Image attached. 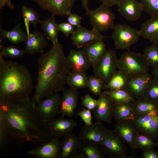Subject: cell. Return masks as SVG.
Here are the masks:
<instances>
[{"mask_svg": "<svg viewBox=\"0 0 158 158\" xmlns=\"http://www.w3.org/2000/svg\"><path fill=\"white\" fill-rule=\"evenodd\" d=\"M117 6L120 14L130 21L139 19L143 11L141 2L138 0H121Z\"/></svg>", "mask_w": 158, "mask_h": 158, "instance_id": "obj_17", "label": "cell"}, {"mask_svg": "<svg viewBox=\"0 0 158 158\" xmlns=\"http://www.w3.org/2000/svg\"><path fill=\"white\" fill-rule=\"evenodd\" d=\"M68 22L73 26L78 27L81 26L82 17L76 13H70L68 15Z\"/></svg>", "mask_w": 158, "mask_h": 158, "instance_id": "obj_44", "label": "cell"}, {"mask_svg": "<svg viewBox=\"0 0 158 158\" xmlns=\"http://www.w3.org/2000/svg\"><path fill=\"white\" fill-rule=\"evenodd\" d=\"M79 150L86 158H104L105 157L106 153L99 144L91 142L82 143Z\"/></svg>", "mask_w": 158, "mask_h": 158, "instance_id": "obj_30", "label": "cell"}, {"mask_svg": "<svg viewBox=\"0 0 158 158\" xmlns=\"http://www.w3.org/2000/svg\"><path fill=\"white\" fill-rule=\"evenodd\" d=\"M98 100L93 98L89 94L85 95L82 99V104L87 109L94 110L96 107Z\"/></svg>", "mask_w": 158, "mask_h": 158, "instance_id": "obj_42", "label": "cell"}, {"mask_svg": "<svg viewBox=\"0 0 158 158\" xmlns=\"http://www.w3.org/2000/svg\"><path fill=\"white\" fill-rule=\"evenodd\" d=\"M114 104L132 102L135 99L125 89L107 90L104 91Z\"/></svg>", "mask_w": 158, "mask_h": 158, "instance_id": "obj_32", "label": "cell"}, {"mask_svg": "<svg viewBox=\"0 0 158 158\" xmlns=\"http://www.w3.org/2000/svg\"><path fill=\"white\" fill-rule=\"evenodd\" d=\"M98 104L94 110V115L97 121L111 123L113 117L114 104L110 97L104 92L99 95Z\"/></svg>", "mask_w": 158, "mask_h": 158, "instance_id": "obj_13", "label": "cell"}, {"mask_svg": "<svg viewBox=\"0 0 158 158\" xmlns=\"http://www.w3.org/2000/svg\"><path fill=\"white\" fill-rule=\"evenodd\" d=\"M7 134L2 121L0 120V147L1 150L4 147L6 139V135Z\"/></svg>", "mask_w": 158, "mask_h": 158, "instance_id": "obj_46", "label": "cell"}, {"mask_svg": "<svg viewBox=\"0 0 158 158\" xmlns=\"http://www.w3.org/2000/svg\"><path fill=\"white\" fill-rule=\"evenodd\" d=\"M27 35L24 49L25 53L32 55L43 53L47 45L44 34L35 29Z\"/></svg>", "mask_w": 158, "mask_h": 158, "instance_id": "obj_18", "label": "cell"}, {"mask_svg": "<svg viewBox=\"0 0 158 158\" xmlns=\"http://www.w3.org/2000/svg\"><path fill=\"white\" fill-rule=\"evenodd\" d=\"M135 116L158 113V103L143 98L132 102Z\"/></svg>", "mask_w": 158, "mask_h": 158, "instance_id": "obj_27", "label": "cell"}, {"mask_svg": "<svg viewBox=\"0 0 158 158\" xmlns=\"http://www.w3.org/2000/svg\"><path fill=\"white\" fill-rule=\"evenodd\" d=\"M138 30L140 36L158 44V16H151L142 24Z\"/></svg>", "mask_w": 158, "mask_h": 158, "instance_id": "obj_24", "label": "cell"}, {"mask_svg": "<svg viewBox=\"0 0 158 158\" xmlns=\"http://www.w3.org/2000/svg\"><path fill=\"white\" fill-rule=\"evenodd\" d=\"M49 129L52 137H65L72 133L77 125V123L71 119L61 117L55 118L48 123Z\"/></svg>", "mask_w": 158, "mask_h": 158, "instance_id": "obj_20", "label": "cell"}, {"mask_svg": "<svg viewBox=\"0 0 158 158\" xmlns=\"http://www.w3.org/2000/svg\"><path fill=\"white\" fill-rule=\"evenodd\" d=\"M102 4H105L109 7L117 5L121 0H99Z\"/></svg>", "mask_w": 158, "mask_h": 158, "instance_id": "obj_48", "label": "cell"}, {"mask_svg": "<svg viewBox=\"0 0 158 158\" xmlns=\"http://www.w3.org/2000/svg\"><path fill=\"white\" fill-rule=\"evenodd\" d=\"M25 53L24 49H21L15 46L10 45L2 47H1L0 55L16 59L22 57Z\"/></svg>", "mask_w": 158, "mask_h": 158, "instance_id": "obj_36", "label": "cell"}, {"mask_svg": "<svg viewBox=\"0 0 158 158\" xmlns=\"http://www.w3.org/2000/svg\"><path fill=\"white\" fill-rule=\"evenodd\" d=\"M37 63V82L31 100L34 107L43 98L63 91L71 70L62 45L59 41L39 57Z\"/></svg>", "mask_w": 158, "mask_h": 158, "instance_id": "obj_2", "label": "cell"}, {"mask_svg": "<svg viewBox=\"0 0 158 158\" xmlns=\"http://www.w3.org/2000/svg\"><path fill=\"white\" fill-rule=\"evenodd\" d=\"M0 120L19 147L25 142L38 146V143L47 142L52 137L48 123L40 116L30 97L0 98Z\"/></svg>", "mask_w": 158, "mask_h": 158, "instance_id": "obj_1", "label": "cell"}, {"mask_svg": "<svg viewBox=\"0 0 158 158\" xmlns=\"http://www.w3.org/2000/svg\"><path fill=\"white\" fill-rule=\"evenodd\" d=\"M67 84L70 88L76 90L87 87L88 77L85 72H70Z\"/></svg>", "mask_w": 158, "mask_h": 158, "instance_id": "obj_31", "label": "cell"}, {"mask_svg": "<svg viewBox=\"0 0 158 158\" xmlns=\"http://www.w3.org/2000/svg\"><path fill=\"white\" fill-rule=\"evenodd\" d=\"M71 158H86L85 157L82 153L75 152L71 157Z\"/></svg>", "mask_w": 158, "mask_h": 158, "instance_id": "obj_51", "label": "cell"}, {"mask_svg": "<svg viewBox=\"0 0 158 158\" xmlns=\"http://www.w3.org/2000/svg\"><path fill=\"white\" fill-rule=\"evenodd\" d=\"M66 59L72 71L85 72L90 66L83 50H71Z\"/></svg>", "mask_w": 158, "mask_h": 158, "instance_id": "obj_22", "label": "cell"}, {"mask_svg": "<svg viewBox=\"0 0 158 158\" xmlns=\"http://www.w3.org/2000/svg\"><path fill=\"white\" fill-rule=\"evenodd\" d=\"M82 143L78 137L73 133L64 137L61 141L58 158H71L77 150H79Z\"/></svg>", "mask_w": 158, "mask_h": 158, "instance_id": "obj_25", "label": "cell"}, {"mask_svg": "<svg viewBox=\"0 0 158 158\" xmlns=\"http://www.w3.org/2000/svg\"><path fill=\"white\" fill-rule=\"evenodd\" d=\"M144 98L154 102H158V80L153 77Z\"/></svg>", "mask_w": 158, "mask_h": 158, "instance_id": "obj_38", "label": "cell"}, {"mask_svg": "<svg viewBox=\"0 0 158 158\" xmlns=\"http://www.w3.org/2000/svg\"><path fill=\"white\" fill-rule=\"evenodd\" d=\"M59 109L62 117H73L75 112L78 98L77 90L70 88L65 89L63 91Z\"/></svg>", "mask_w": 158, "mask_h": 158, "instance_id": "obj_19", "label": "cell"}, {"mask_svg": "<svg viewBox=\"0 0 158 158\" xmlns=\"http://www.w3.org/2000/svg\"><path fill=\"white\" fill-rule=\"evenodd\" d=\"M86 13L89 17L92 29L101 33L113 29L115 16L109 6L102 4L95 9L89 8Z\"/></svg>", "mask_w": 158, "mask_h": 158, "instance_id": "obj_5", "label": "cell"}, {"mask_svg": "<svg viewBox=\"0 0 158 158\" xmlns=\"http://www.w3.org/2000/svg\"><path fill=\"white\" fill-rule=\"evenodd\" d=\"M143 54L149 66L158 68V44H153L146 47Z\"/></svg>", "mask_w": 158, "mask_h": 158, "instance_id": "obj_34", "label": "cell"}, {"mask_svg": "<svg viewBox=\"0 0 158 158\" xmlns=\"http://www.w3.org/2000/svg\"><path fill=\"white\" fill-rule=\"evenodd\" d=\"M109 128L105 127L102 123L97 122L90 125L85 124L80 132L78 138L82 142L99 144L106 135Z\"/></svg>", "mask_w": 158, "mask_h": 158, "instance_id": "obj_12", "label": "cell"}, {"mask_svg": "<svg viewBox=\"0 0 158 158\" xmlns=\"http://www.w3.org/2000/svg\"><path fill=\"white\" fill-rule=\"evenodd\" d=\"M142 158H158V152L154 147H150L142 150Z\"/></svg>", "mask_w": 158, "mask_h": 158, "instance_id": "obj_45", "label": "cell"}, {"mask_svg": "<svg viewBox=\"0 0 158 158\" xmlns=\"http://www.w3.org/2000/svg\"></svg>", "mask_w": 158, "mask_h": 158, "instance_id": "obj_52", "label": "cell"}, {"mask_svg": "<svg viewBox=\"0 0 158 158\" xmlns=\"http://www.w3.org/2000/svg\"><path fill=\"white\" fill-rule=\"evenodd\" d=\"M83 50L90 66L92 67L107 50L103 40L94 41L84 46Z\"/></svg>", "mask_w": 158, "mask_h": 158, "instance_id": "obj_23", "label": "cell"}, {"mask_svg": "<svg viewBox=\"0 0 158 158\" xmlns=\"http://www.w3.org/2000/svg\"><path fill=\"white\" fill-rule=\"evenodd\" d=\"M128 80L119 71L116 73L109 81L104 85V90L124 89Z\"/></svg>", "mask_w": 158, "mask_h": 158, "instance_id": "obj_33", "label": "cell"}, {"mask_svg": "<svg viewBox=\"0 0 158 158\" xmlns=\"http://www.w3.org/2000/svg\"><path fill=\"white\" fill-rule=\"evenodd\" d=\"M126 142L114 130L109 129L99 144L110 158H127V147Z\"/></svg>", "mask_w": 158, "mask_h": 158, "instance_id": "obj_8", "label": "cell"}, {"mask_svg": "<svg viewBox=\"0 0 158 158\" xmlns=\"http://www.w3.org/2000/svg\"><path fill=\"white\" fill-rule=\"evenodd\" d=\"M40 23L47 39L51 41L53 44L59 41L58 24L56 21L55 16L51 15L50 17L41 20Z\"/></svg>", "mask_w": 158, "mask_h": 158, "instance_id": "obj_28", "label": "cell"}, {"mask_svg": "<svg viewBox=\"0 0 158 158\" xmlns=\"http://www.w3.org/2000/svg\"><path fill=\"white\" fill-rule=\"evenodd\" d=\"M77 116H80L86 125H90L92 123L91 112L89 109L83 108Z\"/></svg>", "mask_w": 158, "mask_h": 158, "instance_id": "obj_43", "label": "cell"}, {"mask_svg": "<svg viewBox=\"0 0 158 158\" xmlns=\"http://www.w3.org/2000/svg\"><path fill=\"white\" fill-rule=\"evenodd\" d=\"M143 11L150 16H158V0H140Z\"/></svg>", "mask_w": 158, "mask_h": 158, "instance_id": "obj_40", "label": "cell"}, {"mask_svg": "<svg viewBox=\"0 0 158 158\" xmlns=\"http://www.w3.org/2000/svg\"><path fill=\"white\" fill-rule=\"evenodd\" d=\"M0 40L6 38L10 42L18 44L25 42L28 35L22 29L20 24L18 23L11 30L6 31L1 29Z\"/></svg>", "mask_w": 158, "mask_h": 158, "instance_id": "obj_29", "label": "cell"}, {"mask_svg": "<svg viewBox=\"0 0 158 158\" xmlns=\"http://www.w3.org/2000/svg\"><path fill=\"white\" fill-rule=\"evenodd\" d=\"M61 143L59 138L53 136L49 141L29 150L28 153L38 158H58Z\"/></svg>", "mask_w": 158, "mask_h": 158, "instance_id": "obj_16", "label": "cell"}, {"mask_svg": "<svg viewBox=\"0 0 158 158\" xmlns=\"http://www.w3.org/2000/svg\"><path fill=\"white\" fill-rule=\"evenodd\" d=\"M151 72L153 77L158 80V68H153Z\"/></svg>", "mask_w": 158, "mask_h": 158, "instance_id": "obj_49", "label": "cell"}, {"mask_svg": "<svg viewBox=\"0 0 158 158\" xmlns=\"http://www.w3.org/2000/svg\"><path fill=\"white\" fill-rule=\"evenodd\" d=\"M135 116L132 102L114 104L113 117L116 123L132 120Z\"/></svg>", "mask_w": 158, "mask_h": 158, "instance_id": "obj_26", "label": "cell"}, {"mask_svg": "<svg viewBox=\"0 0 158 158\" xmlns=\"http://www.w3.org/2000/svg\"><path fill=\"white\" fill-rule=\"evenodd\" d=\"M89 0H80L82 6L85 9V11L87 10L89 8L88 7V3Z\"/></svg>", "mask_w": 158, "mask_h": 158, "instance_id": "obj_50", "label": "cell"}, {"mask_svg": "<svg viewBox=\"0 0 158 158\" xmlns=\"http://www.w3.org/2000/svg\"><path fill=\"white\" fill-rule=\"evenodd\" d=\"M33 88L28 69L0 55V98L29 97Z\"/></svg>", "mask_w": 158, "mask_h": 158, "instance_id": "obj_3", "label": "cell"}, {"mask_svg": "<svg viewBox=\"0 0 158 158\" xmlns=\"http://www.w3.org/2000/svg\"><path fill=\"white\" fill-rule=\"evenodd\" d=\"M105 84L94 76L88 77L87 87L90 92L96 95H99Z\"/></svg>", "mask_w": 158, "mask_h": 158, "instance_id": "obj_39", "label": "cell"}, {"mask_svg": "<svg viewBox=\"0 0 158 158\" xmlns=\"http://www.w3.org/2000/svg\"><path fill=\"white\" fill-rule=\"evenodd\" d=\"M149 66L143 54L130 51L118 59L117 68L128 80L148 73Z\"/></svg>", "mask_w": 158, "mask_h": 158, "instance_id": "obj_4", "label": "cell"}, {"mask_svg": "<svg viewBox=\"0 0 158 158\" xmlns=\"http://www.w3.org/2000/svg\"><path fill=\"white\" fill-rule=\"evenodd\" d=\"M107 37L93 29L89 30L81 25L76 28L71 35V39L73 45L80 49L94 41L104 40Z\"/></svg>", "mask_w": 158, "mask_h": 158, "instance_id": "obj_14", "label": "cell"}, {"mask_svg": "<svg viewBox=\"0 0 158 158\" xmlns=\"http://www.w3.org/2000/svg\"><path fill=\"white\" fill-rule=\"evenodd\" d=\"M132 149H135L134 143L139 133L132 121L126 120L116 123L114 129Z\"/></svg>", "mask_w": 158, "mask_h": 158, "instance_id": "obj_21", "label": "cell"}, {"mask_svg": "<svg viewBox=\"0 0 158 158\" xmlns=\"http://www.w3.org/2000/svg\"><path fill=\"white\" fill-rule=\"evenodd\" d=\"M132 121L140 133L154 141L158 139V113L136 116Z\"/></svg>", "mask_w": 158, "mask_h": 158, "instance_id": "obj_10", "label": "cell"}, {"mask_svg": "<svg viewBox=\"0 0 158 158\" xmlns=\"http://www.w3.org/2000/svg\"><path fill=\"white\" fill-rule=\"evenodd\" d=\"M154 141L144 135L139 133L137 135L134 143V148L142 150L144 149L154 147L157 145Z\"/></svg>", "mask_w": 158, "mask_h": 158, "instance_id": "obj_37", "label": "cell"}, {"mask_svg": "<svg viewBox=\"0 0 158 158\" xmlns=\"http://www.w3.org/2000/svg\"><path fill=\"white\" fill-rule=\"evenodd\" d=\"M118 60L114 50H107L92 67L94 76L104 83H107L117 71Z\"/></svg>", "mask_w": 158, "mask_h": 158, "instance_id": "obj_6", "label": "cell"}, {"mask_svg": "<svg viewBox=\"0 0 158 158\" xmlns=\"http://www.w3.org/2000/svg\"><path fill=\"white\" fill-rule=\"evenodd\" d=\"M152 78L147 73L129 80L124 89L135 99L144 98Z\"/></svg>", "mask_w": 158, "mask_h": 158, "instance_id": "obj_15", "label": "cell"}, {"mask_svg": "<svg viewBox=\"0 0 158 158\" xmlns=\"http://www.w3.org/2000/svg\"><path fill=\"white\" fill-rule=\"evenodd\" d=\"M46 98L38 102L34 108L42 119L49 123L60 114L61 98L58 92L54 93Z\"/></svg>", "mask_w": 158, "mask_h": 158, "instance_id": "obj_9", "label": "cell"}, {"mask_svg": "<svg viewBox=\"0 0 158 158\" xmlns=\"http://www.w3.org/2000/svg\"><path fill=\"white\" fill-rule=\"evenodd\" d=\"M42 9L51 15L64 16L71 12L76 0H32Z\"/></svg>", "mask_w": 158, "mask_h": 158, "instance_id": "obj_11", "label": "cell"}, {"mask_svg": "<svg viewBox=\"0 0 158 158\" xmlns=\"http://www.w3.org/2000/svg\"><path fill=\"white\" fill-rule=\"evenodd\" d=\"M21 12L22 16L24 20L34 25L36 28L37 25L40 23V13L32 8L23 5Z\"/></svg>", "mask_w": 158, "mask_h": 158, "instance_id": "obj_35", "label": "cell"}, {"mask_svg": "<svg viewBox=\"0 0 158 158\" xmlns=\"http://www.w3.org/2000/svg\"><path fill=\"white\" fill-rule=\"evenodd\" d=\"M112 30L111 37L117 49H129L140 37L139 30L126 24L115 25Z\"/></svg>", "mask_w": 158, "mask_h": 158, "instance_id": "obj_7", "label": "cell"}, {"mask_svg": "<svg viewBox=\"0 0 158 158\" xmlns=\"http://www.w3.org/2000/svg\"><path fill=\"white\" fill-rule=\"evenodd\" d=\"M76 28L68 22L61 23L58 25L59 31L63 32L67 37L73 34Z\"/></svg>", "mask_w": 158, "mask_h": 158, "instance_id": "obj_41", "label": "cell"}, {"mask_svg": "<svg viewBox=\"0 0 158 158\" xmlns=\"http://www.w3.org/2000/svg\"><path fill=\"white\" fill-rule=\"evenodd\" d=\"M5 6H7L11 9H13L14 8L11 0H0V9Z\"/></svg>", "mask_w": 158, "mask_h": 158, "instance_id": "obj_47", "label": "cell"}]
</instances>
